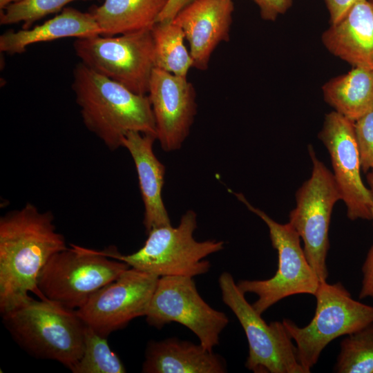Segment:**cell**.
Wrapping results in <instances>:
<instances>
[{
  "mask_svg": "<svg viewBox=\"0 0 373 373\" xmlns=\"http://www.w3.org/2000/svg\"><path fill=\"white\" fill-rule=\"evenodd\" d=\"M51 211L32 203L0 218L1 314L29 298L45 299L37 287L39 274L49 259L66 247Z\"/></svg>",
  "mask_w": 373,
  "mask_h": 373,
  "instance_id": "6da1fadb",
  "label": "cell"
},
{
  "mask_svg": "<svg viewBox=\"0 0 373 373\" xmlns=\"http://www.w3.org/2000/svg\"><path fill=\"white\" fill-rule=\"evenodd\" d=\"M72 88L84 126L108 149L122 147L131 131L157 137L148 95L133 93L81 61L74 68Z\"/></svg>",
  "mask_w": 373,
  "mask_h": 373,
  "instance_id": "7a4b0ae2",
  "label": "cell"
},
{
  "mask_svg": "<svg viewBox=\"0 0 373 373\" xmlns=\"http://www.w3.org/2000/svg\"><path fill=\"white\" fill-rule=\"evenodd\" d=\"M1 315L14 340L30 354L56 361L70 370L80 359L86 325L76 310L30 297Z\"/></svg>",
  "mask_w": 373,
  "mask_h": 373,
  "instance_id": "3957f363",
  "label": "cell"
},
{
  "mask_svg": "<svg viewBox=\"0 0 373 373\" xmlns=\"http://www.w3.org/2000/svg\"><path fill=\"white\" fill-rule=\"evenodd\" d=\"M197 214L188 210L179 224L158 227L147 233L144 245L137 251L123 255L115 248L101 251L110 258L122 261L159 277L183 276L194 277L209 271L211 264L204 258L224 249V242L217 240L202 242L194 239Z\"/></svg>",
  "mask_w": 373,
  "mask_h": 373,
  "instance_id": "277c9868",
  "label": "cell"
},
{
  "mask_svg": "<svg viewBox=\"0 0 373 373\" xmlns=\"http://www.w3.org/2000/svg\"><path fill=\"white\" fill-rule=\"evenodd\" d=\"M314 296L316 312L307 325L300 327L291 320L283 321L296 343L297 359L307 373L331 341L373 323V307L352 298L341 283H320Z\"/></svg>",
  "mask_w": 373,
  "mask_h": 373,
  "instance_id": "5b68a950",
  "label": "cell"
},
{
  "mask_svg": "<svg viewBox=\"0 0 373 373\" xmlns=\"http://www.w3.org/2000/svg\"><path fill=\"white\" fill-rule=\"evenodd\" d=\"M129 267L101 251L71 244L49 259L39 274L37 287L45 299L77 310Z\"/></svg>",
  "mask_w": 373,
  "mask_h": 373,
  "instance_id": "8992f818",
  "label": "cell"
},
{
  "mask_svg": "<svg viewBox=\"0 0 373 373\" xmlns=\"http://www.w3.org/2000/svg\"><path fill=\"white\" fill-rule=\"evenodd\" d=\"M235 196L267 226L273 247L278 252V269L267 280H242L237 283L243 293H253L258 299L252 304L262 315L279 300L294 294L314 295L320 280L309 263L300 242V236L288 222L280 224L261 209L254 207L241 193Z\"/></svg>",
  "mask_w": 373,
  "mask_h": 373,
  "instance_id": "52a82bcc",
  "label": "cell"
},
{
  "mask_svg": "<svg viewBox=\"0 0 373 373\" xmlns=\"http://www.w3.org/2000/svg\"><path fill=\"white\" fill-rule=\"evenodd\" d=\"M73 48L81 62L90 68L133 93L148 94L155 68L151 29L77 38Z\"/></svg>",
  "mask_w": 373,
  "mask_h": 373,
  "instance_id": "ba28073f",
  "label": "cell"
},
{
  "mask_svg": "<svg viewBox=\"0 0 373 373\" xmlns=\"http://www.w3.org/2000/svg\"><path fill=\"white\" fill-rule=\"evenodd\" d=\"M218 283L222 301L238 318L248 341L245 367L254 373H307L297 359L296 345L283 322L267 324L246 300L230 273L222 272Z\"/></svg>",
  "mask_w": 373,
  "mask_h": 373,
  "instance_id": "9c48e42d",
  "label": "cell"
},
{
  "mask_svg": "<svg viewBox=\"0 0 373 373\" xmlns=\"http://www.w3.org/2000/svg\"><path fill=\"white\" fill-rule=\"evenodd\" d=\"M308 152L312 174L296 193V204L289 212V223L303 240L307 259L322 283L328 276L326 259L332 213L341 197L333 173L318 159L312 145Z\"/></svg>",
  "mask_w": 373,
  "mask_h": 373,
  "instance_id": "30bf717a",
  "label": "cell"
},
{
  "mask_svg": "<svg viewBox=\"0 0 373 373\" xmlns=\"http://www.w3.org/2000/svg\"><path fill=\"white\" fill-rule=\"evenodd\" d=\"M157 329L172 322L189 328L206 349L219 345L220 335L229 323L222 312L212 308L200 296L192 277H160L145 315Z\"/></svg>",
  "mask_w": 373,
  "mask_h": 373,
  "instance_id": "8fae6325",
  "label": "cell"
},
{
  "mask_svg": "<svg viewBox=\"0 0 373 373\" xmlns=\"http://www.w3.org/2000/svg\"><path fill=\"white\" fill-rule=\"evenodd\" d=\"M159 278L129 267L94 293L77 314L86 326L107 337L146 315Z\"/></svg>",
  "mask_w": 373,
  "mask_h": 373,
  "instance_id": "7c38bea8",
  "label": "cell"
},
{
  "mask_svg": "<svg viewBox=\"0 0 373 373\" xmlns=\"http://www.w3.org/2000/svg\"><path fill=\"white\" fill-rule=\"evenodd\" d=\"M318 138L330 156L333 175L351 220H371L373 199L361 176L354 122L333 111L325 116Z\"/></svg>",
  "mask_w": 373,
  "mask_h": 373,
  "instance_id": "4fadbf2b",
  "label": "cell"
},
{
  "mask_svg": "<svg viewBox=\"0 0 373 373\" xmlns=\"http://www.w3.org/2000/svg\"><path fill=\"white\" fill-rule=\"evenodd\" d=\"M157 140L165 151L182 147L197 113L196 93L187 77L155 68L148 92Z\"/></svg>",
  "mask_w": 373,
  "mask_h": 373,
  "instance_id": "5bb4252c",
  "label": "cell"
},
{
  "mask_svg": "<svg viewBox=\"0 0 373 373\" xmlns=\"http://www.w3.org/2000/svg\"><path fill=\"white\" fill-rule=\"evenodd\" d=\"M233 9L232 0H192L173 18L189 44L193 67L207 70L216 47L229 41Z\"/></svg>",
  "mask_w": 373,
  "mask_h": 373,
  "instance_id": "9a60e30c",
  "label": "cell"
},
{
  "mask_svg": "<svg viewBox=\"0 0 373 373\" xmlns=\"http://www.w3.org/2000/svg\"><path fill=\"white\" fill-rule=\"evenodd\" d=\"M325 47L353 67L373 70V0H357L321 37Z\"/></svg>",
  "mask_w": 373,
  "mask_h": 373,
  "instance_id": "2e32d148",
  "label": "cell"
},
{
  "mask_svg": "<svg viewBox=\"0 0 373 373\" xmlns=\"http://www.w3.org/2000/svg\"><path fill=\"white\" fill-rule=\"evenodd\" d=\"M155 140V135L137 131L128 132L122 140V147L131 155L137 173L146 233L154 228L171 224L162 197L165 166L153 152Z\"/></svg>",
  "mask_w": 373,
  "mask_h": 373,
  "instance_id": "e0dca14e",
  "label": "cell"
},
{
  "mask_svg": "<svg viewBox=\"0 0 373 373\" xmlns=\"http://www.w3.org/2000/svg\"><path fill=\"white\" fill-rule=\"evenodd\" d=\"M227 363L220 354L177 337L151 340L145 350L144 373H224Z\"/></svg>",
  "mask_w": 373,
  "mask_h": 373,
  "instance_id": "ac0fdd59",
  "label": "cell"
},
{
  "mask_svg": "<svg viewBox=\"0 0 373 373\" xmlns=\"http://www.w3.org/2000/svg\"><path fill=\"white\" fill-rule=\"evenodd\" d=\"M97 35H101V30L90 12L64 8L53 18L32 28L6 32L0 36V50L10 55L21 54L34 44Z\"/></svg>",
  "mask_w": 373,
  "mask_h": 373,
  "instance_id": "d6986e66",
  "label": "cell"
},
{
  "mask_svg": "<svg viewBox=\"0 0 373 373\" xmlns=\"http://www.w3.org/2000/svg\"><path fill=\"white\" fill-rule=\"evenodd\" d=\"M169 0H104L90 12L101 35L115 36L151 29Z\"/></svg>",
  "mask_w": 373,
  "mask_h": 373,
  "instance_id": "ffe728a7",
  "label": "cell"
},
{
  "mask_svg": "<svg viewBox=\"0 0 373 373\" xmlns=\"http://www.w3.org/2000/svg\"><path fill=\"white\" fill-rule=\"evenodd\" d=\"M325 101L335 111L355 122L373 111V70L353 67L322 87Z\"/></svg>",
  "mask_w": 373,
  "mask_h": 373,
  "instance_id": "44dd1931",
  "label": "cell"
},
{
  "mask_svg": "<svg viewBox=\"0 0 373 373\" xmlns=\"http://www.w3.org/2000/svg\"><path fill=\"white\" fill-rule=\"evenodd\" d=\"M155 68L187 77L193 59L186 49L182 29L171 21L156 22L151 28Z\"/></svg>",
  "mask_w": 373,
  "mask_h": 373,
  "instance_id": "7402d4cb",
  "label": "cell"
},
{
  "mask_svg": "<svg viewBox=\"0 0 373 373\" xmlns=\"http://www.w3.org/2000/svg\"><path fill=\"white\" fill-rule=\"evenodd\" d=\"M340 346L334 372L373 373V323L347 335Z\"/></svg>",
  "mask_w": 373,
  "mask_h": 373,
  "instance_id": "603a6c76",
  "label": "cell"
},
{
  "mask_svg": "<svg viewBox=\"0 0 373 373\" xmlns=\"http://www.w3.org/2000/svg\"><path fill=\"white\" fill-rule=\"evenodd\" d=\"M73 373H124L119 356L111 350L107 337L86 325L82 355L72 368Z\"/></svg>",
  "mask_w": 373,
  "mask_h": 373,
  "instance_id": "cb8c5ba5",
  "label": "cell"
},
{
  "mask_svg": "<svg viewBox=\"0 0 373 373\" xmlns=\"http://www.w3.org/2000/svg\"><path fill=\"white\" fill-rule=\"evenodd\" d=\"M77 0H20L9 5L1 12V25L23 23V29H28L46 16L61 11L69 3Z\"/></svg>",
  "mask_w": 373,
  "mask_h": 373,
  "instance_id": "d4e9b609",
  "label": "cell"
},
{
  "mask_svg": "<svg viewBox=\"0 0 373 373\" xmlns=\"http://www.w3.org/2000/svg\"><path fill=\"white\" fill-rule=\"evenodd\" d=\"M361 170H373V111L354 122Z\"/></svg>",
  "mask_w": 373,
  "mask_h": 373,
  "instance_id": "484cf974",
  "label": "cell"
},
{
  "mask_svg": "<svg viewBox=\"0 0 373 373\" xmlns=\"http://www.w3.org/2000/svg\"><path fill=\"white\" fill-rule=\"evenodd\" d=\"M260 9L261 17L267 21H275L291 6L293 0H253Z\"/></svg>",
  "mask_w": 373,
  "mask_h": 373,
  "instance_id": "4316f807",
  "label": "cell"
},
{
  "mask_svg": "<svg viewBox=\"0 0 373 373\" xmlns=\"http://www.w3.org/2000/svg\"><path fill=\"white\" fill-rule=\"evenodd\" d=\"M363 279L358 297L373 298V245L370 247L362 267Z\"/></svg>",
  "mask_w": 373,
  "mask_h": 373,
  "instance_id": "83f0119b",
  "label": "cell"
},
{
  "mask_svg": "<svg viewBox=\"0 0 373 373\" xmlns=\"http://www.w3.org/2000/svg\"><path fill=\"white\" fill-rule=\"evenodd\" d=\"M357 0H325L330 23L338 21Z\"/></svg>",
  "mask_w": 373,
  "mask_h": 373,
  "instance_id": "f1b7e54d",
  "label": "cell"
},
{
  "mask_svg": "<svg viewBox=\"0 0 373 373\" xmlns=\"http://www.w3.org/2000/svg\"><path fill=\"white\" fill-rule=\"evenodd\" d=\"M191 1L192 0H169L166 6L160 15L157 21L173 20L177 14Z\"/></svg>",
  "mask_w": 373,
  "mask_h": 373,
  "instance_id": "f546056e",
  "label": "cell"
},
{
  "mask_svg": "<svg viewBox=\"0 0 373 373\" xmlns=\"http://www.w3.org/2000/svg\"><path fill=\"white\" fill-rule=\"evenodd\" d=\"M367 182L373 199V170L368 172L367 175ZM371 220L373 224V203L371 207Z\"/></svg>",
  "mask_w": 373,
  "mask_h": 373,
  "instance_id": "4dcf8cb0",
  "label": "cell"
},
{
  "mask_svg": "<svg viewBox=\"0 0 373 373\" xmlns=\"http://www.w3.org/2000/svg\"><path fill=\"white\" fill-rule=\"evenodd\" d=\"M20 0H0V10L3 11L9 5L17 2Z\"/></svg>",
  "mask_w": 373,
  "mask_h": 373,
  "instance_id": "1f68e13d",
  "label": "cell"
}]
</instances>
